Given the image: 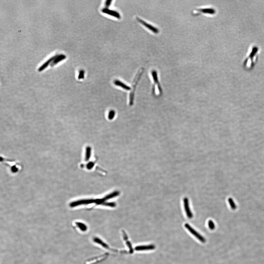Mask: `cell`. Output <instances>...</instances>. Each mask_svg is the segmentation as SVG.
Masks as SVG:
<instances>
[{
    "label": "cell",
    "instance_id": "obj_1",
    "mask_svg": "<svg viewBox=\"0 0 264 264\" xmlns=\"http://www.w3.org/2000/svg\"><path fill=\"white\" fill-rule=\"evenodd\" d=\"M114 193H112V194H111V195H108V196H106L103 199L96 200L85 199L77 200V201H75L72 202H71L70 204L69 205L71 207H75L79 206V205H87L89 204H92V203H96L97 205H101L102 204H103V205H104V204L105 205H107L106 204H108L111 207H114V206H115V204H108V202H106V201L109 199L111 198H113V196H114V195H115L118 194V193H115V194L113 195H113Z\"/></svg>",
    "mask_w": 264,
    "mask_h": 264
},
{
    "label": "cell",
    "instance_id": "obj_2",
    "mask_svg": "<svg viewBox=\"0 0 264 264\" xmlns=\"http://www.w3.org/2000/svg\"><path fill=\"white\" fill-rule=\"evenodd\" d=\"M215 13L216 10L213 8H195L192 12V14L193 16H197L202 14L213 15Z\"/></svg>",
    "mask_w": 264,
    "mask_h": 264
},
{
    "label": "cell",
    "instance_id": "obj_3",
    "mask_svg": "<svg viewBox=\"0 0 264 264\" xmlns=\"http://www.w3.org/2000/svg\"><path fill=\"white\" fill-rule=\"evenodd\" d=\"M151 75L154 82L152 90L153 91L154 90L156 87L157 88L159 96H161L162 94V89L159 80L157 71L155 70H153L151 72Z\"/></svg>",
    "mask_w": 264,
    "mask_h": 264
},
{
    "label": "cell",
    "instance_id": "obj_4",
    "mask_svg": "<svg viewBox=\"0 0 264 264\" xmlns=\"http://www.w3.org/2000/svg\"><path fill=\"white\" fill-rule=\"evenodd\" d=\"M185 227L200 241L202 243H205L206 242V239L204 238V237L201 236L200 234L197 231L195 230L188 224L186 223L185 224Z\"/></svg>",
    "mask_w": 264,
    "mask_h": 264
},
{
    "label": "cell",
    "instance_id": "obj_5",
    "mask_svg": "<svg viewBox=\"0 0 264 264\" xmlns=\"http://www.w3.org/2000/svg\"><path fill=\"white\" fill-rule=\"evenodd\" d=\"M137 19L140 23H141L145 27L147 28L148 29L150 30V31H151L154 34H158L159 32V29L156 27H155L154 26L147 23V22L145 21H144L141 19L140 18H137Z\"/></svg>",
    "mask_w": 264,
    "mask_h": 264
},
{
    "label": "cell",
    "instance_id": "obj_6",
    "mask_svg": "<svg viewBox=\"0 0 264 264\" xmlns=\"http://www.w3.org/2000/svg\"><path fill=\"white\" fill-rule=\"evenodd\" d=\"M183 204L187 217L188 218L192 219L193 217V214L190 208L189 201L188 198H184L183 199Z\"/></svg>",
    "mask_w": 264,
    "mask_h": 264
},
{
    "label": "cell",
    "instance_id": "obj_7",
    "mask_svg": "<svg viewBox=\"0 0 264 264\" xmlns=\"http://www.w3.org/2000/svg\"><path fill=\"white\" fill-rule=\"evenodd\" d=\"M102 12L103 13L107 14L109 15H111V16H113V17H115L118 18V19H120L121 18L120 15L118 12L115 11V10H110V9H108L107 8H103L102 10Z\"/></svg>",
    "mask_w": 264,
    "mask_h": 264
},
{
    "label": "cell",
    "instance_id": "obj_8",
    "mask_svg": "<svg viewBox=\"0 0 264 264\" xmlns=\"http://www.w3.org/2000/svg\"><path fill=\"white\" fill-rule=\"evenodd\" d=\"M156 247L154 245H145L137 246L135 248V250L137 251H142V250H154Z\"/></svg>",
    "mask_w": 264,
    "mask_h": 264
},
{
    "label": "cell",
    "instance_id": "obj_9",
    "mask_svg": "<svg viewBox=\"0 0 264 264\" xmlns=\"http://www.w3.org/2000/svg\"><path fill=\"white\" fill-rule=\"evenodd\" d=\"M66 57V56L63 54H59L54 56V59L50 64L51 66L53 67L56 64L65 59Z\"/></svg>",
    "mask_w": 264,
    "mask_h": 264
},
{
    "label": "cell",
    "instance_id": "obj_10",
    "mask_svg": "<svg viewBox=\"0 0 264 264\" xmlns=\"http://www.w3.org/2000/svg\"><path fill=\"white\" fill-rule=\"evenodd\" d=\"M114 83L116 86L120 87L125 90L128 91L131 89V88L130 87L120 80H115L114 82Z\"/></svg>",
    "mask_w": 264,
    "mask_h": 264
},
{
    "label": "cell",
    "instance_id": "obj_11",
    "mask_svg": "<svg viewBox=\"0 0 264 264\" xmlns=\"http://www.w3.org/2000/svg\"><path fill=\"white\" fill-rule=\"evenodd\" d=\"M54 56H53L51 58H50L48 60L46 63H44L42 66H41L39 69L38 70L39 71H42L43 70L45 69L47 67H48L49 65V64H50L51 63H52V61L54 59Z\"/></svg>",
    "mask_w": 264,
    "mask_h": 264
},
{
    "label": "cell",
    "instance_id": "obj_12",
    "mask_svg": "<svg viewBox=\"0 0 264 264\" xmlns=\"http://www.w3.org/2000/svg\"><path fill=\"white\" fill-rule=\"evenodd\" d=\"M93 240L95 243H97L98 244H99L102 246L104 248H106V249H109V247L108 246V245L106 244V243H104V242L102 241V240L99 239V238H98L96 237L95 238H94Z\"/></svg>",
    "mask_w": 264,
    "mask_h": 264
},
{
    "label": "cell",
    "instance_id": "obj_13",
    "mask_svg": "<svg viewBox=\"0 0 264 264\" xmlns=\"http://www.w3.org/2000/svg\"><path fill=\"white\" fill-rule=\"evenodd\" d=\"M76 225L77 227L81 230L82 231H86L87 230V227L86 225L83 223L81 222H77L76 223Z\"/></svg>",
    "mask_w": 264,
    "mask_h": 264
},
{
    "label": "cell",
    "instance_id": "obj_14",
    "mask_svg": "<svg viewBox=\"0 0 264 264\" xmlns=\"http://www.w3.org/2000/svg\"><path fill=\"white\" fill-rule=\"evenodd\" d=\"M116 113L115 111L111 110L109 111L108 114V118L109 120H113L115 116Z\"/></svg>",
    "mask_w": 264,
    "mask_h": 264
},
{
    "label": "cell",
    "instance_id": "obj_15",
    "mask_svg": "<svg viewBox=\"0 0 264 264\" xmlns=\"http://www.w3.org/2000/svg\"><path fill=\"white\" fill-rule=\"evenodd\" d=\"M91 149L90 147H88L86 149V160H88L89 159L90 157L91 156Z\"/></svg>",
    "mask_w": 264,
    "mask_h": 264
},
{
    "label": "cell",
    "instance_id": "obj_16",
    "mask_svg": "<svg viewBox=\"0 0 264 264\" xmlns=\"http://www.w3.org/2000/svg\"><path fill=\"white\" fill-rule=\"evenodd\" d=\"M208 226L210 230H214L215 229V224L212 220H210L208 221Z\"/></svg>",
    "mask_w": 264,
    "mask_h": 264
},
{
    "label": "cell",
    "instance_id": "obj_17",
    "mask_svg": "<svg viewBox=\"0 0 264 264\" xmlns=\"http://www.w3.org/2000/svg\"><path fill=\"white\" fill-rule=\"evenodd\" d=\"M84 75V72L83 70H81L80 71L79 75V79H83Z\"/></svg>",
    "mask_w": 264,
    "mask_h": 264
},
{
    "label": "cell",
    "instance_id": "obj_18",
    "mask_svg": "<svg viewBox=\"0 0 264 264\" xmlns=\"http://www.w3.org/2000/svg\"><path fill=\"white\" fill-rule=\"evenodd\" d=\"M112 1V0H106L105 2V5L106 7H109V6L111 4Z\"/></svg>",
    "mask_w": 264,
    "mask_h": 264
},
{
    "label": "cell",
    "instance_id": "obj_19",
    "mask_svg": "<svg viewBox=\"0 0 264 264\" xmlns=\"http://www.w3.org/2000/svg\"><path fill=\"white\" fill-rule=\"evenodd\" d=\"M12 171H13V172H16L17 171V168H16L15 167H12Z\"/></svg>",
    "mask_w": 264,
    "mask_h": 264
}]
</instances>
